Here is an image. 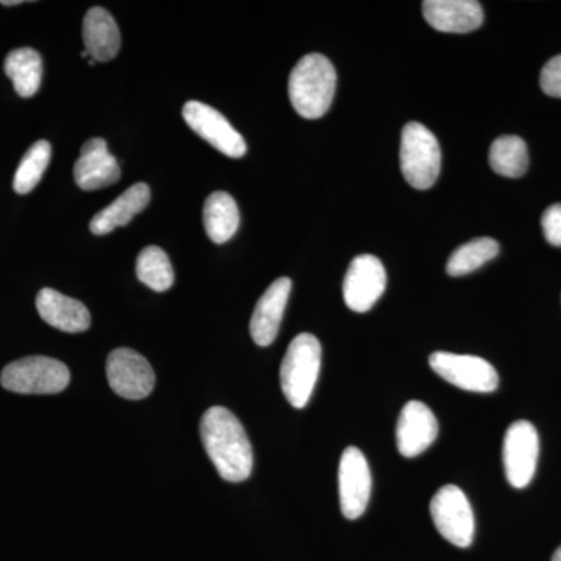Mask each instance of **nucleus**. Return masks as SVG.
<instances>
[{"label": "nucleus", "mask_w": 561, "mask_h": 561, "mask_svg": "<svg viewBox=\"0 0 561 561\" xmlns=\"http://www.w3.org/2000/svg\"><path fill=\"white\" fill-rule=\"evenodd\" d=\"M136 275L140 283L154 291H165L173 286L175 273L165 251L151 245L140 251L136 261Z\"/></svg>", "instance_id": "obj_23"}, {"label": "nucleus", "mask_w": 561, "mask_h": 561, "mask_svg": "<svg viewBox=\"0 0 561 561\" xmlns=\"http://www.w3.org/2000/svg\"><path fill=\"white\" fill-rule=\"evenodd\" d=\"M3 68L21 98H33L38 92L43 80V58L38 51L31 47L10 51Z\"/></svg>", "instance_id": "obj_21"}, {"label": "nucleus", "mask_w": 561, "mask_h": 561, "mask_svg": "<svg viewBox=\"0 0 561 561\" xmlns=\"http://www.w3.org/2000/svg\"><path fill=\"white\" fill-rule=\"evenodd\" d=\"M387 287V273L382 262L373 254H360L351 262L345 280L343 298L354 312H368L382 297Z\"/></svg>", "instance_id": "obj_10"}, {"label": "nucleus", "mask_w": 561, "mask_h": 561, "mask_svg": "<svg viewBox=\"0 0 561 561\" xmlns=\"http://www.w3.org/2000/svg\"><path fill=\"white\" fill-rule=\"evenodd\" d=\"M321 368V345L316 335L302 332L291 341L280 364V389L295 409L311 400Z\"/></svg>", "instance_id": "obj_3"}, {"label": "nucleus", "mask_w": 561, "mask_h": 561, "mask_svg": "<svg viewBox=\"0 0 561 561\" xmlns=\"http://www.w3.org/2000/svg\"><path fill=\"white\" fill-rule=\"evenodd\" d=\"M540 438L534 424L526 420L515 421L505 432L504 459L505 476L515 489H526L537 471Z\"/></svg>", "instance_id": "obj_8"}, {"label": "nucleus", "mask_w": 561, "mask_h": 561, "mask_svg": "<svg viewBox=\"0 0 561 561\" xmlns=\"http://www.w3.org/2000/svg\"><path fill=\"white\" fill-rule=\"evenodd\" d=\"M73 179L83 191L103 190L119 181V162L110 153L105 139L94 138L83 144L73 165Z\"/></svg>", "instance_id": "obj_14"}, {"label": "nucleus", "mask_w": 561, "mask_h": 561, "mask_svg": "<svg viewBox=\"0 0 561 561\" xmlns=\"http://www.w3.org/2000/svg\"><path fill=\"white\" fill-rule=\"evenodd\" d=\"M490 165L497 175L519 179L529 168V151L519 136H501L491 144Z\"/></svg>", "instance_id": "obj_22"}, {"label": "nucleus", "mask_w": 561, "mask_h": 561, "mask_svg": "<svg viewBox=\"0 0 561 561\" xmlns=\"http://www.w3.org/2000/svg\"><path fill=\"white\" fill-rule=\"evenodd\" d=\"M41 319L62 332H84L91 327V313L83 302L54 289H43L36 297Z\"/></svg>", "instance_id": "obj_17"}, {"label": "nucleus", "mask_w": 561, "mask_h": 561, "mask_svg": "<svg viewBox=\"0 0 561 561\" xmlns=\"http://www.w3.org/2000/svg\"><path fill=\"white\" fill-rule=\"evenodd\" d=\"M541 225L546 241L553 247H561V203L549 206L545 210Z\"/></svg>", "instance_id": "obj_27"}, {"label": "nucleus", "mask_w": 561, "mask_h": 561, "mask_svg": "<svg viewBox=\"0 0 561 561\" xmlns=\"http://www.w3.org/2000/svg\"><path fill=\"white\" fill-rule=\"evenodd\" d=\"M2 5H7V7H11V5H20L21 0H9V2H7V0H2Z\"/></svg>", "instance_id": "obj_28"}, {"label": "nucleus", "mask_w": 561, "mask_h": 561, "mask_svg": "<svg viewBox=\"0 0 561 561\" xmlns=\"http://www.w3.org/2000/svg\"><path fill=\"white\" fill-rule=\"evenodd\" d=\"M424 20L443 33H470L483 24L482 5L476 0H426Z\"/></svg>", "instance_id": "obj_16"}, {"label": "nucleus", "mask_w": 561, "mask_h": 561, "mask_svg": "<svg viewBox=\"0 0 561 561\" xmlns=\"http://www.w3.org/2000/svg\"><path fill=\"white\" fill-rule=\"evenodd\" d=\"M50 154L51 147L47 140H38L33 144L14 173L13 187L18 194H28L38 186L47 165H49Z\"/></svg>", "instance_id": "obj_25"}, {"label": "nucleus", "mask_w": 561, "mask_h": 561, "mask_svg": "<svg viewBox=\"0 0 561 561\" xmlns=\"http://www.w3.org/2000/svg\"><path fill=\"white\" fill-rule=\"evenodd\" d=\"M371 471L359 449L350 446L339 465V496L346 519H357L367 511L371 496Z\"/></svg>", "instance_id": "obj_12"}, {"label": "nucleus", "mask_w": 561, "mask_h": 561, "mask_svg": "<svg viewBox=\"0 0 561 561\" xmlns=\"http://www.w3.org/2000/svg\"><path fill=\"white\" fill-rule=\"evenodd\" d=\"M3 389L21 394H55L69 386L70 373L62 362L46 356L11 362L0 376Z\"/></svg>", "instance_id": "obj_5"}, {"label": "nucleus", "mask_w": 561, "mask_h": 561, "mask_svg": "<svg viewBox=\"0 0 561 561\" xmlns=\"http://www.w3.org/2000/svg\"><path fill=\"white\" fill-rule=\"evenodd\" d=\"M183 117L192 130L209 142L214 149L230 158H242L247 151L245 139L224 114L202 102L191 101L183 106Z\"/></svg>", "instance_id": "obj_11"}, {"label": "nucleus", "mask_w": 561, "mask_h": 561, "mask_svg": "<svg viewBox=\"0 0 561 561\" xmlns=\"http://www.w3.org/2000/svg\"><path fill=\"white\" fill-rule=\"evenodd\" d=\"M431 515L445 540L457 548H470L474 540V513L467 494L459 486H442L432 497Z\"/></svg>", "instance_id": "obj_6"}, {"label": "nucleus", "mask_w": 561, "mask_h": 561, "mask_svg": "<svg viewBox=\"0 0 561 561\" xmlns=\"http://www.w3.org/2000/svg\"><path fill=\"white\" fill-rule=\"evenodd\" d=\"M438 437V421L424 402L411 401L398 420L397 442L401 456L412 459L430 449Z\"/></svg>", "instance_id": "obj_13"}, {"label": "nucleus", "mask_w": 561, "mask_h": 561, "mask_svg": "<svg viewBox=\"0 0 561 561\" xmlns=\"http://www.w3.org/2000/svg\"><path fill=\"white\" fill-rule=\"evenodd\" d=\"M83 41L91 60L110 61L121 49V32L116 21L102 7H92L83 20Z\"/></svg>", "instance_id": "obj_18"}, {"label": "nucleus", "mask_w": 561, "mask_h": 561, "mask_svg": "<svg viewBox=\"0 0 561 561\" xmlns=\"http://www.w3.org/2000/svg\"><path fill=\"white\" fill-rule=\"evenodd\" d=\"M201 437L210 461L227 482H243L253 470V449L241 421L214 405L201 421Z\"/></svg>", "instance_id": "obj_1"}, {"label": "nucleus", "mask_w": 561, "mask_h": 561, "mask_svg": "<svg viewBox=\"0 0 561 561\" xmlns=\"http://www.w3.org/2000/svg\"><path fill=\"white\" fill-rule=\"evenodd\" d=\"M337 73L324 55L309 54L291 70L289 98L291 106L305 119H319L334 101Z\"/></svg>", "instance_id": "obj_2"}, {"label": "nucleus", "mask_w": 561, "mask_h": 561, "mask_svg": "<svg viewBox=\"0 0 561 561\" xmlns=\"http://www.w3.org/2000/svg\"><path fill=\"white\" fill-rule=\"evenodd\" d=\"M401 171L415 190L434 186L442 169L440 144L430 128L419 122L405 125L401 135Z\"/></svg>", "instance_id": "obj_4"}, {"label": "nucleus", "mask_w": 561, "mask_h": 561, "mask_svg": "<svg viewBox=\"0 0 561 561\" xmlns=\"http://www.w3.org/2000/svg\"><path fill=\"white\" fill-rule=\"evenodd\" d=\"M500 253V243L491 238H479L459 247L446 264V272L451 276H465L478 271L483 264Z\"/></svg>", "instance_id": "obj_24"}, {"label": "nucleus", "mask_w": 561, "mask_h": 561, "mask_svg": "<svg viewBox=\"0 0 561 561\" xmlns=\"http://www.w3.org/2000/svg\"><path fill=\"white\" fill-rule=\"evenodd\" d=\"M430 365L446 382L461 390L491 393L500 386V376L493 365L482 357L437 351L431 354Z\"/></svg>", "instance_id": "obj_7"}, {"label": "nucleus", "mask_w": 561, "mask_h": 561, "mask_svg": "<svg viewBox=\"0 0 561 561\" xmlns=\"http://www.w3.org/2000/svg\"><path fill=\"white\" fill-rule=\"evenodd\" d=\"M540 84L549 98L561 99V55L546 62L541 70Z\"/></svg>", "instance_id": "obj_26"}, {"label": "nucleus", "mask_w": 561, "mask_h": 561, "mask_svg": "<svg viewBox=\"0 0 561 561\" xmlns=\"http://www.w3.org/2000/svg\"><path fill=\"white\" fill-rule=\"evenodd\" d=\"M106 376L114 393L125 400H144L153 391L157 381L146 357L128 348L114 350L110 354Z\"/></svg>", "instance_id": "obj_9"}, {"label": "nucleus", "mask_w": 561, "mask_h": 561, "mask_svg": "<svg viewBox=\"0 0 561 561\" xmlns=\"http://www.w3.org/2000/svg\"><path fill=\"white\" fill-rule=\"evenodd\" d=\"M241 221L238 203L228 192L217 191L210 194L203 208V224L206 234L214 243L230 241Z\"/></svg>", "instance_id": "obj_20"}, {"label": "nucleus", "mask_w": 561, "mask_h": 561, "mask_svg": "<svg viewBox=\"0 0 561 561\" xmlns=\"http://www.w3.org/2000/svg\"><path fill=\"white\" fill-rule=\"evenodd\" d=\"M290 290L291 280L279 278L273 280L271 287L257 301L250 323L251 337L256 345L268 346L275 341L284 312H286Z\"/></svg>", "instance_id": "obj_15"}, {"label": "nucleus", "mask_w": 561, "mask_h": 561, "mask_svg": "<svg viewBox=\"0 0 561 561\" xmlns=\"http://www.w3.org/2000/svg\"><path fill=\"white\" fill-rule=\"evenodd\" d=\"M552 561H561V546L556 552H553Z\"/></svg>", "instance_id": "obj_29"}, {"label": "nucleus", "mask_w": 561, "mask_h": 561, "mask_svg": "<svg viewBox=\"0 0 561 561\" xmlns=\"http://www.w3.org/2000/svg\"><path fill=\"white\" fill-rule=\"evenodd\" d=\"M149 203V184H133L121 197H117L101 213L95 214L90 224L92 234L105 236L116 230V228L125 227V225L130 224L136 214L146 209Z\"/></svg>", "instance_id": "obj_19"}]
</instances>
